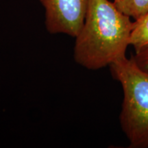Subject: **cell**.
<instances>
[{"label": "cell", "mask_w": 148, "mask_h": 148, "mask_svg": "<svg viewBox=\"0 0 148 148\" xmlns=\"http://www.w3.org/2000/svg\"><path fill=\"white\" fill-rule=\"evenodd\" d=\"M134 21L109 0H89L84 24L75 38L74 60L90 70L126 56Z\"/></svg>", "instance_id": "6da1fadb"}, {"label": "cell", "mask_w": 148, "mask_h": 148, "mask_svg": "<svg viewBox=\"0 0 148 148\" xmlns=\"http://www.w3.org/2000/svg\"><path fill=\"white\" fill-rule=\"evenodd\" d=\"M123 93L119 121L132 148H148V70L126 56L110 66Z\"/></svg>", "instance_id": "7a4b0ae2"}, {"label": "cell", "mask_w": 148, "mask_h": 148, "mask_svg": "<svg viewBox=\"0 0 148 148\" xmlns=\"http://www.w3.org/2000/svg\"><path fill=\"white\" fill-rule=\"evenodd\" d=\"M39 1L45 8L48 32L76 37L84 24L89 0Z\"/></svg>", "instance_id": "3957f363"}, {"label": "cell", "mask_w": 148, "mask_h": 148, "mask_svg": "<svg viewBox=\"0 0 148 148\" xmlns=\"http://www.w3.org/2000/svg\"><path fill=\"white\" fill-rule=\"evenodd\" d=\"M135 54L148 49V12L134 21L129 39Z\"/></svg>", "instance_id": "277c9868"}, {"label": "cell", "mask_w": 148, "mask_h": 148, "mask_svg": "<svg viewBox=\"0 0 148 148\" xmlns=\"http://www.w3.org/2000/svg\"><path fill=\"white\" fill-rule=\"evenodd\" d=\"M115 5L123 13L135 20L148 12V0H121Z\"/></svg>", "instance_id": "5b68a950"}, {"label": "cell", "mask_w": 148, "mask_h": 148, "mask_svg": "<svg viewBox=\"0 0 148 148\" xmlns=\"http://www.w3.org/2000/svg\"><path fill=\"white\" fill-rule=\"evenodd\" d=\"M133 57L140 67L148 70V49L136 53Z\"/></svg>", "instance_id": "8992f818"}, {"label": "cell", "mask_w": 148, "mask_h": 148, "mask_svg": "<svg viewBox=\"0 0 148 148\" xmlns=\"http://www.w3.org/2000/svg\"><path fill=\"white\" fill-rule=\"evenodd\" d=\"M120 1H121V0H114V3H119Z\"/></svg>", "instance_id": "52a82bcc"}]
</instances>
